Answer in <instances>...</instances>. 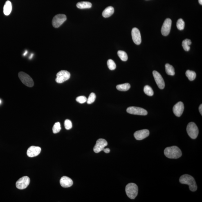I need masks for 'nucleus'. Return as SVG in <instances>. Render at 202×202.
<instances>
[{"mask_svg": "<svg viewBox=\"0 0 202 202\" xmlns=\"http://www.w3.org/2000/svg\"><path fill=\"white\" fill-rule=\"evenodd\" d=\"M179 182L182 184L189 185V189L192 192L197 190V186L195 180L190 175L185 174L179 178Z\"/></svg>", "mask_w": 202, "mask_h": 202, "instance_id": "1", "label": "nucleus"}, {"mask_svg": "<svg viewBox=\"0 0 202 202\" xmlns=\"http://www.w3.org/2000/svg\"><path fill=\"white\" fill-rule=\"evenodd\" d=\"M165 156L170 159H178L182 156V152L177 146H172L166 148L164 151Z\"/></svg>", "mask_w": 202, "mask_h": 202, "instance_id": "2", "label": "nucleus"}, {"mask_svg": "<svg viewBox=\"0 0 202 202\" xmlns=\"http://www.w3.org/2000/svg\"><path fill=\"white\" fill-rule=\"evenodd\" d=\"M125 192L128 197L131 199H134L138 195V187L136 184L130 183L126 186Z\"/></svg>", "mask_w": 202, "mask_h": 202, "instance_id": "3", "label": "nucleus"}, {"mask_svg": "<svg viewBox=\"0 0 202 202\" xmlns=\"http://www.w3.org/2000/svg\"><path fill=\"white\" fill-rule=\"evenodd\" d=\"M187 130L189 136L191 138L195 139L197 138L199 133V130L197 125L194 122H191L188 124Z\"/></svg>", "mask_w": 202, "mask_h": 202, "instance_id": "4", "label": "nucleus"}, {"mask_svg": "<svg viewBox=\"0 0 202 202\" xmlns=\"http://www.w3.org/2000/svg\"><path fill=\"white\" fill-rule=\"evenodd\" d=\"M19 78L23 83L28 87H32L34 86V82L29 75L24 72H20L19 73Z\"/></svg>", "mask_w": 202, "mask_h": 202, "instance_id": "5", "label": "nucleus"}, {"mask_svg": "<svg viewBox=\"0 0 202 202\" xmlns=\"http://www.w3.org/2000/svg\"><path fill=\"white\" fill-rule=\"evenodd\" d=\"M66 20V16L64 14H58L53 18L52 21V24L54 28H58Z\"/></svg>", "mask_w": 202, "mask_h": 202, "instance_id": "6", "label": "nucleus"}, {"mask_svg": "<svg viewBox=\"0 0 202 202\" xmlns=\"http://www.w3.org/2000/svg\"><path fill=\"white\" fill-rule=\"evenodd\" d=\"M70 74L67 70H61L57 74L55 81L58 83L61 84L67 81L70 78Z\"/></svg>", "mask_w": 202, "mask_h": 202, "instance_id": "7", "label": "nucleus"}, {"mask_svg": "<svg viewBox=\"0 0 202 202\" xmlns=\"http://www.w3.org/2000/svg\"><path fill=\"white\" fill-rule=\"evenodd\" d=\"M30 183V179L28 177H23L16 182V187L18 189H24L28 187Z\"/></svg>", "mask_w": 202, "mask_h": 202, "instance_id": "8", "label": "nucleus"}, {"mask_svg": "<svg viewBox=\"0 0 202 202\" xmlns=\"http://www.w3.org/2000/svg\"><path fill=\"white\" fill-rule=\"evenodd\" d=\"M127 112L130 114L139 115H146L147 114V111L143 108L134 107H130L128 108L127 109Z\"/></svg>", "mask_w": 202, "mask_h": 202, "instance_id": "9", "label": "nucleus"}, {"mask_svg": "<svg viewBox=\"0 0 202 202\" xmlns=\"http://www.w3.org/2000/svg\"><path fill=\"white\" fill-rule=\"evenodd\" d=\"M108 145V142L104 139H99L97 141L96 144L94 147L93 150L95 153H98L103 151L104 148Z\"/></svg>", "mask_w": 202, "mask_h": 202, "instance_id": "10", "label": "nucleus"}, {"mask_svg": "<svg viewBox=\"0 0 202 202\" xmlns=\"http://www.w3.org/2000/svg\"><path fill=\"white\" fill-rule=\"evenodd\" d=\"M172 21L170 19H167L164 22L162 27L161 32L163 36H167L169 35L170 32Z\"/></svg>", "mask_w": 202, "mask_h": 202, "instance_id": "11", "label": "nucleus"}, {"mask_svg": "<svg viewBox=\"0 0 202 202\" xmlns=\"http://www.w3.org/2000/svg\"><path fill=\"white\" fill-rule=\"evenodd\" d=\"M153 75L154 76L155 81L156 82L158 87L160 89H163L165 87V84L163 77L157 71L154 70L153 72Z\"/></svg>", "mask_w": 202, "mask_h": 202, "instance_id": "12", "label": "nucleus"}, {"mask_svg": "<svg viewBox=\"0 0 202 202\" xmlns=\"http://www.w3.org/2000/svg\"><path fill=\"white\" fill-rule=\"evenodd\" d=\"M131 35L133 42L136 45H140L142 42L141 36L139 30L138 28L133 29Z\"/></svg>", "mask_w": 202, "mask_h": 202, "instance_id": "13", "label": "nucleus"}, {"mask_svg": "<svg viewBox=\"0 0 202 202\" xmlns=\"http://www.w3.org/2000/svg\"><path fill=\"white\" fill-rule=\"evenodd\" d=\"M184 110V105L183 102H179L176 103L173 108V112L178 117L181 116Z\"/></svg>", "mask_w": 202, "mask_h": 202, "instance_id": "14", "label": "nucleus"}, {"mask_svg": "<svg viewBox=\"0 0 202 202\" xmlns=\"http://www.w3.org/2000/svg\"><path fill=\"white\" fill-rule=\"evenodd\" d=\"M149 135V130L144 129L136 131L134 133V136L137 140H141L147 138Z\"/></svg>", "mask_w": 202, "mask_h": 202, "instance_id": "15", "label": "nucleus"}, {"mask_svg": "<svg viewBox=\"0 0 202 202\" xmlns=\"http://www.w3.org/2000/svg\"><path fill=\"white\" fill-rule=\"evenodd\" d=\"M41 149L40 147L31 146L27 151V154L30 157H34L40 154Z\"/></svg>", "mask_w": 202, "mask_h": 202, "instance_id": "16", "label": "nucleus"}, {"mask_svg": "<svg viewBox=\"0 0 202 202\" xmlns=\"http://www.w3.org/2000/svg\"><path fill=\"white\" fill-rule=\"evenodd\" d=\"M60 184L63 187L68 188L73 184V182L71 178L66 176L62 177L60 180Z\"/></svg>", "mask_w": 202, "mask_h": 202, "instance_id": "17", "label": "nucleus"}, {"mask_svg": "<svg viewBox=\"0 0 202 202\" xmlns=\"http://www.w3.org/2000/svg\"><path fill=\"white\" fill-rule=\"evenodd\" d=\"M12 6L11 2L10 1H7L5 2L3 7V13L5 15H9L11 13Z\"/></svg>", "mask_w": 202, "mask_h": 202, "instance_id": "18", "label": "nucleus"}, {"mask_svg": "<svg viewBox=\"0 0 202 202\" xmlns=\"http://www.w3.org/2000/svg\"><path fill=\"white\" fill-rule=\"evenodd\" d=\"M114 9L112 7H108L103 12L102 15L104 18H108L114 13Z\"/></svg>", "mask_w": 202, "mask_h": 202, "instance_id": "19", "label": "nucleus"}, {"mask_svg": "<svg viewBox=\"0 0 202 202\" xmlns=\"http://www.w3.org/2000/svg\"><path fill=\"white\" fill-rule=\"evenodd\" d=\"M92 6V5L91 3L89 2H81L77 3V8L81 9L90 8Z\"/></svg>", "mask_w": 202, "mask_h": 202, "instance_id": "20", "label": "nucleus"}, {"mask_svg": "<svg viewBox=\"0 0 202 202\" xmlns=\"http://www.w3.org/2000/svg\"><path fill=\"white\" fill-rule=\"evenodd\" d=\"M131 86L129 83H125L124 84L118 85L116 86L117 89L119 91H125L129 90Z\"/></svg>", "mask_w": 202, "mask_h": 202, "instance_id": "21", "label": "nucleus"}, {"mask_svg": "<svg viewBox=\"0 0 202 202\" xmlns=\"http://www.w3.org/2000/svg\"><path fill=\"white\" fill-rule=\"evenodd\" d=\"M192 44L191 40L186 39L183 41L182 46L186 51H188L190 49V45Z\"/></svg>", "mask_w": 202, "mask_h": 202, "instance_id": "22", "label": "nucleus"}, {"mask_svg": "<svg viewBox=\"0 0 202 202\" xmlns=\"http://www.w3.org/2000/svg\"><path fill=\"white\" fill-rule=\"evenodd\" d=\"M165 68L167 74L171 76L175 75L174 69L172 66L169 64H165Z\"/></svg>", "mask_w": 202, "mask_h": 202, "instance_id": "23", "label": "nucleus"}, {"mask_svg": "<svg viewBox=\"0 0 202 202\" xmlns=\"http://www.w3.org/2000/svg\"><path fill=\"white\" fill-rule=\"evenodd\" d=\"M186 75L189 80L192 81L195 79L196 74L195 72L191 71L190 70H187L185 73Z\"/></svg>", "mask_w": 202, "mask_h": 202, "instance_id": "24", "label": "nucleus"}, {"mask_svg": "<svg viewBox=\"0 0 202 202\" xmlns=\"http://www.w3.org/2000/svg\"><path fill=\"white\" fill-rule=\"evenodd\" d=\"M118 55L120 59L122 61L125 62L127 60L128 57L127 54L123 50H119L118 52Z\"/></svg>", "mask_w": 202, "mask_h": 202, "instance_id": "25", "label": "nucleus"}, {"mask_svg": "<svg viewBox=\"0 0 202 202\" xmlns=\"http://www.w3.org/2000/svg\"><path fill=\"white\" fill-rule=\"evenodd\" d=\"M144 91L145 94L148 96H152L154 95V91L151 86H146L144 87Z\"/></svg>", "mask_w": 202, "mask_h": 202, "instance_id": "26", "label": "nucleus"}, {"mask_svg": "<svg viewBox=\"0 0 202 202\" xmlns=\"http://www.w3.org/2000/svg\"><path fill=\"white\" fill-rule=\"evenodd\" d=\"M176 26L178 30H183L184 29L185 26L184 21L181 19H178L177 22Z\"/></svg>", "mask_w": 202, "mask_h": 202, "instance_id": "27", "label": "nucleus"}, {"mask_svg": "<svg viewBox=\"0 0 202 202\" xmlns=\"http://www.w3.org/2000/svg\"><path fill=\"white\" fill-rule=\"evenodd\" d=\"M107 64L108 67L110 70H114L116 68V64L112 59H109L108 61Z\"/></svg>", "mask_w": 202, "mask_h": 202, "instance_id": "28", "label": "nucleus"}, {"mask_svg": "<svg viewBox=\"0 0 202 202\" xmlns=\"http://www.w3.org/2000/svg\"><path fill=\"white\" fill-rule=\"evenodd\" d=\"M61 130L60 124L59 122H56L53 128V131L54 133L56 134L60 131Z\"/></svg>", "mask_w": 202, "mask_h": 202, "instance_id": "29", "label": "nucleus"}, {"mask_svg": "<svg viewBox=\"0 0 202 202\" xmlns=\"http://www.w3.org/2000/svg\"><path fill=\"white\" fill-rule=\"evenodd\" d=\"M95 98H96V95L94 93H92L90 94L89 97L87 99V103L88 104H91L93 103L94 102Z\"/></svg>", "mask_w": 202, "mask_h": 202, "instance_id": "30", "label": "nucleus"}, {"mask_svg": "<svg viewBox=\"0 0 202 202\" xmlns=\"http://www.w3.org/2000/svg\"><path fill=\"white\" fill-rule=\"evenodd\" d=\"M65 128L66 130H69L72 127V122L69 120H66L64 121Z\"/></svg>", "mask_w": 202, "mask_h": 202, "instance_id": "31", "label": "nucleus"}, {"mask_svg": "<svg viewBox=\"0 0 202 202\" xmlns=\"http://www.w3.org/2000/svg\"><path fill=\"white\" fill-rule=\"evenodd\" d=\"M76 101L77 102L81 104H83L86 102L87 98L85 96H81L77 97L76 98Z\"/></svg>", "mask_w": 202, "mask_h": 202, "instance_id": "32", "label": "nucleus"}, {"mask_svg": "<svg viewBox=\"0 0 202 202\" xmlns=\"http://www.w3.org/2000/svg\"><path fill=\"white\" fill-rule=\"evenodd\" d=\"M103 151L106 153H109L110 152V149L109 148H104Z\"/></svg>", "mask_w": 202, "mask_h": 202, "instance_id": "33", "label": "nucleus"}, {"mask_svg": "<svg viewBox=\"0 0 202 202\" xmlns=\"http://www.w3.org/2000/svg\"><path fill=\"white\" fill-rule=\"evenodd\" d=\"M199 111L200 112V114H201V115H202V104H201L200 106V107L199 108Z\"/></svg>", "mask_w": 202, "mask_h": 202, "instance_id": "34", "label": "nucleus"}, {"mask_svg": "<svg viewBox=\"0 0 202 202\" xmlns=\"http://www.w3.org/2000/svg\"><path fill=\"white\" fill-rule=\"evenodd\" d=\"M198 2L200 5H202V0H198Z\"/></svg>", "mask_w": 202, "mask_h": 202, "instance_id": "35", "label": "nucleus"}, {"mask_svg": "<svg viewBox=\"0 0 202 202\" xmlns=\"http://www.w3.org/2000/svg\"><path fill=\"white\" fill-rule=\"evenodd\" d=\"M27 53H28V51H27V50H26V51L25 52V53L24 54H23V55L24 56L26 55Z\"/></svg>", "mask_w": 202, "mask_h": 202, "instance_id": "36", "label": "nucleus"}, {"mask_svg": "<svg viewBox=\"0 0 202 202\" xmlns=\"http://www.w3.org/2000/svg\"><path fill=\"white\" fill-rule=\"evenodd\" d=\"M33 54H32L31 55H30V57H29V59H31L32 58V57H33Z\"/></svg>", "mask_w": 202, "mask_h": 202, "instance_id": "37", "label": "nucleus"}, {"mask_svg": "<svg viewBox=\"0 0 202 202\" xmlns=\"http://www.w3.org/2000/svg\"><path fill=\"white\" fill-rule=\"evenodd\" d=\"M1 103V100H0V104Z\"/></svg>", "mask_w": 202, "mask_h": 202, "instance_id": "38", "label": "nucleus"}]
</instances>
